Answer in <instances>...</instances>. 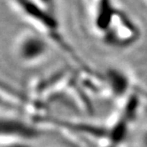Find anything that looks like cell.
Instances as JSON below:
<instances>
[{
  "mask_svg": "<svg viewBox=\"0 0 147 147\" xmlns=\"http://www.w3.org/2000/svg\"><path fill=\"white\" fill-rule=\"evenodd\" d=\"M142 36V31L135 19L118 7L107 31L100 40L114 49H125L135 45Z\"/></svg>",
  "mask_w": 147,
  "mask_h": 147,
  "instance_id": "1",
  "label": "cell"
},
{
  "mask_svg": "<svg viewBox=\"0 0 147 147\" xmlns=\"http://www.w3.org/2000/svg\"><path fill=\"white\" fill-rule=\"evenodd\" d=\"M51 42L36 32L26 30L20 33L13 44V54L21 63L34 65L44 61L51 52Z\"/></svg>",
  "mask_w": 147,
  "mask_h": 147,
  "instance_id": "2",
  "label": "cell"
},
{
  "mask_svg": "<svg viewBox=\"0 0 147 147\" xmlns=\"http://www.w3.org/2000/svg\"><path fill=\"white\" fill-rule=\"evenodd\" d=\"M84 4L90 29L101 39L107 31L118 6L113 0H84Z\"/></svg>",
  "mask_w": 147,
  "mask_h": 147,
  "instance_id": "3",
  "label": "cell"
},
{
  "mask_svg": "<svg viewBox=\"0 0 147 147\" xmlns=\"http://www.w3.org/2000/svg\"><path fill=\"white\" fill-rule=\"evenodd\" d=\"M39 134L35 127L23 120L0 116V143L30 142Z\"/></svg>",
  "mask_w": 147,
  "mask_h": 147,
  "instance_id": "4",
  "label": "cell"
},
{
  "mask_svg": "<svg viewBox=\"0 0 147 147\" xmlns=\"http://www.w3.org/2000/svg\"><path fill=\"white\" fill-rule=\"evenodd\" d=\"M0 147H33L30 142H4L0 143Z\"/></svg>",
  "mask_w": 147,
  "mask_h": 147,
  "instance_id": "5",
  "label": "cell"
},
{
  "mask_svg": "<svg viewBox=\"0 0 147 147\" xmlns=\"http://www.w3.org/2000/svg\"><path fill=\"white\" fill-rule=\"evenodd\" d=\"M144 1H145V2H146V3H147V0H144Z\"/></svg>",
  "mask_w": 147,
  "mask_h": 147,
  "instance_id": "6",
  "label": "cell"
}]
</instances>
